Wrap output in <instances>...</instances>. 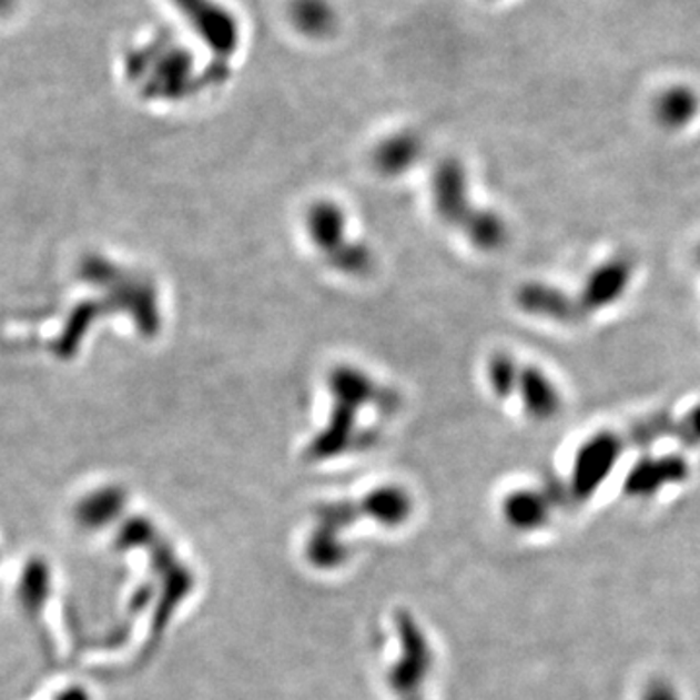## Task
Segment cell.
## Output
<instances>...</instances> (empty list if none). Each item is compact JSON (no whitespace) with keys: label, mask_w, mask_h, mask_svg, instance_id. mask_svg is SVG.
Returning <instances> with one entry per match:
<instances>
[{"label":"cell","mask_w":700,"mask_h":700,"mask_svg":"<svg viewBox=\"0 0 700 700\" xmlns=\"http://www.w3.org/2000/svg\"><path fill=\"white\" fill-rule=\"evenodd\" d=\"M627 446L629 444L625 440V434L613 430H601L590 436L576 452L567 485L551 487L555 504L565 506L590 500L613 473Z\"/></svg>","instance_id":"obj_1"},{"label":"cell","mask_w":700,"mask_h":700,"mask_svg":"<svg viewBox=\"0 0 700 700\" xmlns=\"http://www.w3.org/2000/svg\"><path fill=\"white\" fill-rule=\"evenodd\" d=\"M397 630L402 640V660L392 669L389 681L399 700H425L423 689L430 669V650L425 635L409 613L397 615Z\"/></svg>","instance_id":"obj_2"},{"label":"cell","mask_w":700,"mask_h":700,"mask_svg":"<svg viewBox=\"0 0 700 700\" xmlns=\"http://www.w3.org/2000/svg\"><path fill=\"white\" fill-rule=\"evenodd\" d=\"M214 55L226 59L240 45V24L216 0H170Z\"/></svg>","instance_id":"obj_3"},{"label":"cell","mask_w":700,"mask_h":700,"mask_svg":"<svg viewBox=\"0 0 700 700\" xmlns=\"http://www.w3.org/2000/svg\"><path fill=\"white\" fill-rule=\"evenodd\" d=\"M635 276V265L629 257L617 255L603 261L586 276L580 294L576 296L584 315L596 314L611 307L629 291Z\"/></svg>","instance_id":"obj_4"},{"label":"cell","mask_w":700,"mask_h":700,"mask_svg":"<svg viewBox=\"0 0 700 700\" xmlns=\"http://www.w3.org/2000/svg\"><path fill=\"white\" fill-rule=\"evenodd\" d=\"M434 206L442 221L461 229L473 209L469 205V187L464 165L457 160H446L438 165L433 182Z\"/></svg>","instance_id":"obj_5"},{"label":"cell","mask_w":700,"mask_h":700,"mask_svg":"<svg viewBox=\"0 0 700 700\" xmlns=\"http://www.w3.org/2000/svg\"><path fill=\"white\" fill-rule=\"evenodd\" d=\"M518 306L529 315L557 323H575L582 317L576 296L547 283L524 284L516 294Z\"/></svg>","instance_id":"obj_6"},{"label":"cell","mask_w":700,"mask_h":700,"mask_svg":"<svg viewBox=\"0 0 700 700\" xmlns=\"http://www.w3.org/2000/svg\"><path fill=\"white\" fill-rule=\"evenodd\" d=\"M689 464L681 456L646 457L630 469L625 479L629 496H650L668 485L687 479Z\"/></svg>","instance_id":"obj_7"},{"label":"cell","mask_w":700,"mask_h":700,"mask_svg":"<svg viewBox=\"0 0 700 700\" xmlns=\"http://www.w3.org/2000/svg\"><path fill=\"white\" fill-rule=\"evenodd\" d=\"M516 395L524 410L536 420H549L559 415L560 405H562L559 387L534 364L521 366Z\"/></svg>","instance_id":"obj_8"},{"label":"cell","mask_w":700,"mask_h":700,"mask_svg":"<svg viewBox=\"0 0 700 700\" xmlns=\"http://www.w3.org/2000/svg\"><path fill=\"white\" fill-rule=\"evenodd\" d=\"M656 123L669 133H679L700 115V94L689 84H671L653 98Z\"/></svg>","instance_id":"obj_9"},{"label":"cell","mask_w":700,"mask_h":700,"mask_svg":"<svg viewBox=\"0 0 700 700\" xmlns=\"http://www.w3.org/2000/svg\"><path fill=\"white\" fill-rule=\"evenodd\" d=\"M306 230L315 247L329 257L346 244L345 211L331 201H317L307 209Z\"/></svg>","instance_id":"obj_10"},{"label":"cell","mask_w":700,"mask_h":700,"mask_svg":"<svg viewBox=\"0 0 700 700\" xmlns=\"http://www.w3.org/2000/svg\"><path fill=\"white\" fill-rule=\"evenodd\" d=\"M551 498L545 490H518L504 503V514L514 528L536 529L551 518Z\"/></svg>","instance_id":"obj_11"},{"label":"cell","mask_w":700,"mask_h":700,"mask_svg":"<svg viewBox=\"0 0 700 700\" xmlns=\"http://www.w3.org/2000/svg\"><path fill=\"white\" fill-rule=\"evenodd\" d=\"M461 229L480 252H496L508 242V224L500 214L487 209H473Z\"/></svg>","instance_id":"obj_12"},{"label":"cell","mask_w":700,"mask_h":700,"mask_svg":"<svg viewBox=\"0 0 700 700\" xmlns=\"http://www.w3.org/2000/svg\"><path fill=\"white\" fill-rule=\"evenodd\" d=\"M292 24L307 38H327L337 26V12L327 0H294L291 7Z\"/></svg>","instance_id":"obj_13"},{"label":"cell","mask_w":700,"mask_h":700,"mask_svg":"<svg viewBox=\"0 0 700 700\" xmlns=\"http://www.w3.org/2000/svg\"><path fill=\"white\" fill-rule=\"evenodd\" d=\"M420 142L409 133L394 134L374 152V164L379 172L395 175L417 162Z\"/></svg>","instance_id":"obj_14"},{"label":"cell","mask_w":700,"mask_h":700,"mask_svg":"<svg viewBox=\"0 0 700 700\" xmlns=\"http://www.w3.org/2000/svg\"><path fill=\"white\" fill-rule=\"evenodd\" d=\"M519 371L521 364L510 355V353H496L488 361L487 378L488 386L498 399H510L518 389Z\"/></svg>","instance_id":"obj_15"},{"label":"cell","mask_w":700,"mask_h":700,"mask_svg":"<svg viewBox=\"0 0 700 700\" xmlns=\"http://www.w3.org/2000/svg\"><path fill=\"white\" fill-rule=\"evenodd\" d=\"M329 261L331 267L348 276L366 275L374 265V255L371 250L364 244H355V242H346L345 245H341L337 252L331 253L329 257H325Z\"/></svg>","instance_id":"obj_16"},{"label":"cell","mask_w":700,"mask_h":700,"mask_svg":"<svg viewBox=\"0 0 700 700\" xmlns=\"http://www.w3.org/2000/svg\"><path fill=\"white\" fill-rule=\"evenodd\" d=\"M673 428H676L673 418L656 415L630 426L629 433L625 434V440L635 448H646L660 442L661 438H673Z\"/></svg>","instance_id":"obj_17"},{"label":"cell","mask_w":700,"mask_h":700,"mask_svg":"<svg viewBox=\"0 0 700 700\" xmlns=\"http://www.w3.org/2000/svg\"><path fill=\"white\" fill-rule=\"evenodd\" d=\"M673 438L683 446H699L700 444V403L677 418Z\"/></svg>","instance_id":"obj_18"},{"label":"cell","mask_w":700,"mask_h":700,"mask_svg":"<svg viewBox=\"0 0 700 700\" xmlns=\"http://www.w3.org/2000/svg\"><path fill=\"white\" fill-rule=\"evenodd\" d=\"M642 700H679V697L671 684L666 681H653L642 694Z\"/></svg>","instance_id":"obj_19"},{"label":"cell","mask_w":700,"mask_h":700,"mask_svg":"<svg viewBox=\"0 0 700 700\" xmlns=\"http://www.w3.org/2000/svg\"><path fill=\"white\" fill-rule=\"evenodd\" d=\"M20 0H0V18L10 17L18 9Z\"/></svg>","instance_id":"obj_20"},{"label":"cell","mask_w":700,"mask_h":700,"mask_svg":"<svg viewBox=\"0 0 700 700\" xmlns=\"http://www.w3.org/2000/svg\"><path fill=\"white\" fill-rule=\"evenodd\" d=\"M694 257H697V265L700 267V244L699 247H697V255H694Z\"/></svg>","instance_id":"obj_21"},{"label":"cell","mask_w":700,"mask_h":700,"mask_svg":"<svg viewBox=\"0 0 700 700\" xmlns=\"http://www.w3.org/2000/svg\"><path fill=\"white\" fill-rule=\"evenodd\" d=\"M490 2H493V0H490Z\"/></svg>","instance_id":"obj_22"}]
</instances>
